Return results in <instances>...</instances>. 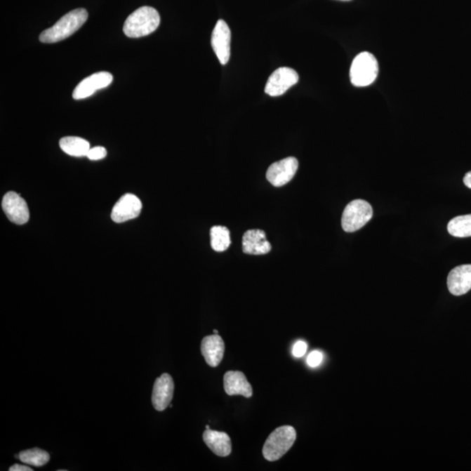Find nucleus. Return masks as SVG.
<instances>
[{
	"mask_svg": "<svg viewBox=\"0 0 471 471\" xmlns=\"http://www.w3.org/2000/svg\"><path fill=\"white\" fill-rule=\"evenodd\" d=\"M298 168V161L295 157L272 164L266 172V178L273 186L281 187L287 185L294 178Z\"/></svg>",
	"mask_w": 471,
	"mask_h": 471,
	"instance_id": "8",
	"label": "nucleus"
},
{
	"mask_svg": "<svg viewBox=\"0 0 471 471\" xmlns=\"http://www.w3.org/2000/svg\"><path fill=\"white\" fill-rule=\"evenodd\" d=\"M160 21L159 13L153 7H140L126 20L124 32L128 38L145 37L157 29Z\"/></svg>",
	"mask_w": 471,
	"mask_h": 471,
	"instance_id": "2",
	"label": "nucleus"
},
{
	"mask_svg": "<svg viewBox=\"0 0 471 471\" xmlns=\"http://www.w3.org/2000/svg\"><path fill=\"white\" fill-rule=\"evenodd\" d=\"M113 77L107 72H100L85 78L77 85L73 92L74 100H82L91 96L100 89L105 88L112 84Z\"/></svg>",
	"mask_w": 471,
	"mask_h": 471,
	"instance_id": "11",
	"label": "nucleus"
},
{
	"mask_svg": "<svg viewBox=\"0 0 471 471\" xmlns=\"http://www.w3.org/2000/svg\"><path fill=\"white\" fill-rule=\"evenodd\" d=\"M18 458H19L21 462L26 463V465L34 467L44 466L50 460L48 453L38 448L21 451Z\"/></svg>",
	"mask_w": 471,
	"mask_h": 471,
	"instance_id": "21",
	"label": "nucleus"
},
{
	"mask_svg": "<svg viewBox=\"0 0 471 471\" xmlns=\"http://www.w3.org/2000/svg\"><path fill=\"white\" fill-rule=\"evenodd\" d=\"M463 183H465L466 187L471 189V171L466 173L465 178H463Z\"/></svg>",
	"mask_w": 471,
	"mask_h": 471,
	"instance_id": "26",
	"label": "nucleus"
},
{
	"mask_svg": "<svg viewBox=\"0 0 471 471\" xmlns=\"http://www.w3.org/2000/svg\"><path fill=\"white\" fill-rule=\"evenodd\" d=\"M107 156V150L105 147H95L93 149H90L87 157L88 159L92 161H97L103 159L104 157Z\"/></svg>",
	"mask_w": 471,
	"mask_h": 471,
	"instance_id": "22",
	"label": "nucleus"
},
{
	"mask_svg": "<svg viewBox=\"0 0 471 471\" xmlns=\"http://www.w3.org/2000/svg\"><path fill=\"white\" fill-rule=\"evenodd\" d=\"M230 231L225 226H213L211 229V244L212 249L218 253L225 251L231 246Z\"/></svg>",
	"mask_w": 471,
	"mask_h": 471,
	"instance_id": "19",
	"label": "nucleus"
},
{
	"mask_svg": "<svg viewBox=\"0 0 471 471\" xmlns=\"http://www.w3.org/2000/svg\"><path fill=\"white\" fill-rule=\"evenodd\" d=\"M142 204L141 200L133 194H126L114 204L111 213L114 222L121 224L138 217L141 213Z\"/></svg>",
	"mask_w": 471,
	"mask_h": 471,
	"instance_id": "10",
	"label": "nucleus"
},
{
	"mask_svg": "<svg viewBox=\"0 0 471 471\" xmlns=\"http://www.w3.org/2000/svg\"><path fill=\"white\" fill-rule=\"evenodd\" d=\"M88 13L84 8H78L66 14L60 20L41 32L39 41L42 43H56L70 37L84 26L88 20Z\"/></svg>",
	"mask_w": 471,
	"mask_h": 471,
	"instance_id": "1",
	"label": "nucleus"
},
{
	"mask_svg": "<svg viewBox=\"0 0 471 471\" xmlns=\"http://www.w3.org/2000/svg\"><path fill=\"white\" fill-rule=\"evenodd\" d=\"M378 73L379 65L376 57L369 52H362L351 65L350 80L355 87H368L376 80Z\"/></svg>",
	"mask_w": 471,
	"mask_h": 471,
	"instance_id": "4",
	"label": "nucleus"
},
{
	"mask_svg": "<svg viewBox=\"0 0 471 471\" xmlns=\"http://www.w3.org/2000/svg\"><path fill=\"white\" fill-rule=\"evenodd\" d=\"M373 208L365 200L356 199L347 204L341 218V225L346 232H354L371 220Z\"/></svg>",
	"mask_w": 471,
	"mask_h": 471,
	"instance_id": "5",
	"label": "nucleus"
},
{
	"mask_svg": "<svg viewBox=\"0 0 471 471\" xmlns=\"http://www.w3.org/2000/svg\"><path fill=\"white\" fill-rule=\"evenodd\" d=\"M243 251L250 255H265L271 251L272 246L262 230H249L243 236Z\"/></svg>",
	"mask_w": 471,
	"mask_h": 471,
	"instance_id": "15",
	"label": "nucleus"
},
{
	"mask_svg": "<svg viewBox=\"0 0 471 471\" xmlns=\"http://www.w3.org/2000/svg\"><path fill=\"white\" fill-rule=\"evenodd\" d=\"M447 285L449 292L461 296L471 290V265L456 266L449 273Z\"/></svg>",
	"mask_w": 471,
	"mask_h": 471,
	"instance_id": "13",
	"label": "nucleus"
},
{
	"mask_svg": "<svg viewBox=\"0 0 471 471\" xmlns=\"http://www.w3.org/2000/svg\"><path fill=\"white\" fill-rule=\"evenodd\" d=\"M231 29L225 20H219L212 32L211 46L219 62L226 65L231 57Z\"/></svg>",
	"mask_w": 471,
	"mask_h": 471,
	"instance_id": "7",
	"label": "nucleus"
},
{
	"mask_svg": "<svg viewBox=\"0 0 471 471\" xmlns=\"http://www.w3.org/2000/svg\"><path fill=\"white\" fill-rule=\"evenodd\" d=\"M340 1H351V0H340Z\"/></svg>",
	"mask_w": 471,
	"mask_h": 471,
	"instance_id": "28",
	"label": "nucleus"
},
{
	"mask_svg": "<svg viewBox=\"0 0 471 471\" xmlns=\"http://www.w3.org/2000/svg\"><path fill=\"white\" fill-rule=\"evenodd\" d=\"M208 429H210V426L207 425L206 426V430H208Z\"/></svg>",
	"mask_w": 471,
	"mask_h": 471,
	"instance_id": "29",
	"label": "nucleus"
},
{
	"mask_svg": "<svg viewBox=\"0 0 471 471\" xmlns=\"http://www.w3.org/2000/svg\"><path fill=\"white\" fill-rule=\"evenodd\" d=\"M307 345L305 341H298L296 344L294 345L293 350V354L295 357L300 358L302 356H304L307 353Z\"/></svg>",
	"mask_w": 471,
	"mask_h": 471,
	"instance_id": "24",
	"label": "nucleus"
},
{
	"mask_svg": "<svg viewBox=\"0 0 471 471\" xmlns=\"http://www.w3.org/2000/svg\"><path fill=\"white\" fill-rule=\"evenodd\" d=\"M60 149L71 157H87L90 150L89 142L77 136H67L60 141Z\"/></svg>",
	"mask_w": 471,
	"mask_h": 471,
	"instance_id": "18",
	"label": "nucleus"
},
{
	"mask_svg": "<svg viewBox=\"0 0 471 471\" xmlns=\"http://www.w3.org/2000/svg\"><path fill=\"white\" fill-rule=\"evenodd\" d=\"M297 433L294 427L289 425L279 427L270 434L263 447L264 458L274 462L286 455L296 440Z\"/></svg>",
	"mask_w": 471,
	"mask_h": 471,
	"instance_id": "3",
	"label": "nucleus"
},
{
	"mask_svg": "<svg viewBox=\"0 0 471 471\" xmlns=\"http://www.w3.org/2000/svg\"><path fill=\"white\" fill-rule=\"evenodd\" d=\"M298 74L290 67H279L273 72L265 85V92L270 96H280L298 82Z\"/></svg>",
	"mask_w": 471,
	"mask_h": 471,
	"instance_id": "6",
	"label": "nucleus"
},
{
	"mask_svg": "<svg viewBox=\"0 0 471 471\" xmlns=\"http://www.w3.org/2000/svg\"><path fill=\"white\" fill-rule=\"evenodd\" d=\"M224 387L228 395H243L246 398L253 397L251 385L244 373L240 371H229L224 376Z\"/></svg>",
	"mask_w": 471,
	"mask_h": 471,
	"instance_id": "16",
	"label": "nucleus"
},
{
	"mask_svg": "<svg viewBox=\"0 0 471 471\" xmlns=\"http://www.w3.org/2000/svg\"><path fill=\"white\" fill-rule=\"evenodd\" d=\"M322 359V353H321L319 351H314L312 352L310 354H309L307 361V364L312 366V368H316V366L321 365Z\"/></svg>",
	"mask_w": 471,
	"mask_h": 471,
	"instance_id": "23",
	"label": "nucleus"
},
{
	"mask_svg": "<svg viewBox=\"0 0 471 471\" xmlns=\"http://www.w3.org/2000/svg\"><path fill=\"white\" fill-rule=\"evenodd\" d=\"M214 333L218 334V330H214Z\"/></svg>",
	"mask_w": 471,
	"mask_h": 471,
	"instance_id": "27",
	"label": "nucleus"
},
{
	"mask_svg": "<svg viewBox=\"0 0 471 471\" xmlns=\"http://www.w3.org/2000/svg\"><path fill=\"white\" fill-rule=\"evenodd\" d=\"M449 234L456 237H471V214L458 215L448 224Z\"/></svg>",
	"mask_w": 471,
	"mask_h": 471,
	"instance_id": "20",
	"label": "nucleus"
},
{
	"mask_svg": "<svg viewBox=\"0 0 471 471\" xmlns=\"http://www.w3.org/2000/svg\"><path fill=\"white\" fill-rule=\"evenodd\" d=\"M225 343L221 336L214 333L213 336L204 337L201 343V352L208 366L215 368L220 364L225 354Z\"/></svg>",
	"mask_w": 471,
	"mask_h": 471,
	"instance_id": "14",
	"label": "nucleus"
},
{
	"mask_svg": "<svg viewBox=\"0 0 471 471\" xmlns=\"http://www.w3.org/2000/svg\"><path fill=\"white\" fill-rule=\"evenodd\" d=\"M2 208L7 218L14 224L21 225L29 220V208L20 194L13 192L6 193L2 201Z\"/></svg>",
	"mask_w": 471,
	"mask_h": 471,
	"instance_id": "9",
	"label": "nucleus"
},
{
	"mask_svg": "<svg viewBox=\"0 0 471 471\" xmlns=\"http://www.w3.org/2000/svg\"><path fill=\"white\" fill-rule=\"evenodd\" d=\"M174 394V382L168 373H164L154 382L152 404L157 411H164L171 405Z\"/></svg>",
	"mask_w": 471,
	"mask_h": 471,
	"instance_id": "12",
	"label": "nucleus"
},
{
	"mask_svg": "<svg viewBox=\"0 0 471 471\" xmlns=\"http://www.w3.org/2000/svg\"><path fill=\"white\" fill-rule=\"evenodd\" d=\"M10 471H32V469L30 467L21 465H14L10 467Z\"/></svg>",
	"mask_w": 471,
	"mask_h": 471,
	"instance_id": "25",
	"label": "nucleus"
},
{
	"mask_svg": "<svg viewBox=\"0 0 471 471\" xmlns=\"http://www.w3.org/2000/svg\"><path fill=\"white\" fill-rule=\"evenodd\" d=\"M203 438L207 447L215 455L222 456V458L231 455L232 445L231 438L227 433L208 429L204 433Z\"/></svg>",
	"mask_w": 471,
	"mask_h": 471,
	"instance_id": "17",
	"label": "nucleus"
}]
</instances>
